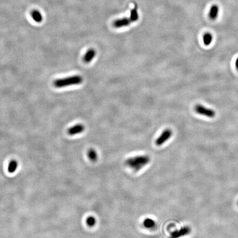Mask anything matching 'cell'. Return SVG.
Listing matches in <instances>:
<instances>
[{
  "instance_id": "cell-1",
  "label": "cell",
  "mask_w": 238,
  "mask_h": 238,
  "mask_svg": "<svg viewBox=\"0 0 238 238\" xmlns=\"http://www.w3.org/2000/svg\"><path fill=\"white\" fill-rule=\"evenodd\" d=\"M150 161L148 156H137L128 158L125 161V164L135 171H138L147 166Z\"/></svg>"
},
{
  "instance_id": "cell-2",
  "label": "cell",
  "mask_w": 238,
  "mask_h": 238,
  "mask_svg": "<svg viewBox=\"0 0 238 238\" xmlns=\"http://www.w3.org/2000/svg\"><path fill=\"white\" fill-rule=\"evenodd\" d=\"M83 77L81 76L75 75L72 76L56 79L54 82V85L57 88H60L71 85H80L83 82Z\"/></svg>"
},
{
  "instance_id": "cell-3",
  "label": "cell",
  "mask_w": 238,
  "mask_h": 238,
  "mask_svg": "<svg viewBox=\"0 0 238 238\" xmlns=\"http://www.w3.org/2000/svg\"><path fill=\"white\" fill-rule=\"evenodd\" d=\"M195 110L197 114L207 116L209 118H213L216 116V112L213 109L206 108L200 104L196 105Z\"/></svg>"
},
{
  "instance_id": "cell-4",
  "label": "cell",
  "mask_w": 238,
  "mask_h": 238,
  "mask_svg": "<svg viewBox=\"0 0 238 238\" xmlns=\"http://www.w3.org/2000/svg\"><path fill=\"white\" fill-rule=\"evenodd\" d=\"M173 135V132L170 129H166L163 132H162V134L159 136V137L156 141V144L158 146H161V145L164 144L166 141L168 140L171 136Z\"/></svg>"
},
{
  "instance_id": "cell-5",
  "label": "cell",
  "mask_w": 238,
  "mask_h": 238,
  "mask_svg": "<svg viewBox=\"0 0 238 238\" xmlns=\"http://www.w3.org/2000/svg\"><path fill=\"white\" fill-rule=\"evenodd\" d=\"M191 232V229L189 227H184L178 230H175L170 234V238H180L187 235Z\"/></svg>"
},
{
  "instance_id": "cell-6",
  "label": "cell",
  "mask_w": 238,
  "mask_h": 238,
  "mask_svg": "<svg viewBox=\"0 0 238 238\" xmlns=\"http://www.w3.org/2000/svg\"><path fill=\"white\" fill-rule=\"evenodd\" d=\"M85 127L84 125H83L82 124H77L69 128L67 131V133L68 135L71 136H73L81 133L82 132L85 131Z\"/></svg>"
},
{
  "instance_id": "cell-7",
  "label": "cell",
  "mask_w": 238,
  "mask_h": 238,
  "mask_svg": "<svg viewBox=\"0 0 238 238\" xmlns=\"http://www.w3.org/2000/svg\"><path fill=\"white\" fill-rule=\"evenodd\" d=\"M131 23V21L130 20V19L128 18H123L122 19H120L115 21L113 23V26H114L115 28H121L130 25Z\"/></svg>"
},
{
  "instance_id": "cell-8",
  "label": "cell",
  "mask_w": 238,
  "mask_h": 238,
  "mask_svg": "<svg viewBox=\"0 0 238 238\" xmlns=\"http://www.w3.org/2000/svg\"><path fill=\"white\" fill-rule=\"evenodd\" d=\"M96 55V51L94 49H90L85 52V55L83 57V60L85 64H88L93 59Z\"/></svg>"
},
{
  "instance_id": "cell-9",
  "label": "cell",
  "mask_w": 238,
  "mask_h": 238,
  "mask_svg": "<svg viewBox=\"0 0 238 238\" xmlns=\"http://www.w3.org/2000/svg\"><path fill=\"white\" fill-rule=\"evenodd\" d=\"M219 9L217 4H214L211 6L209 12V17L211 20H215L217 18L219 14Z\"/></svg>"
},
{
  "instance_id": "cell-10",
  "label": "cell",
  "mask_w": 238,
  "mask_h": 238,
  "mask_svg": "<svg viewBox=\"0 0 238 238\" xmlns=\"http://www.w3.org/2000/svg\"><path fill=\"white\" fill-rule=\"evenodd\" d=\"M143 225L145 228L147 229H152L156 227V223L153 219L150 218H147L143 221Z\"/></svg>"
},
{
  "instance_id": "cell-11",
  "label": "cell",
  "mask_w": 238,
  "mask_h": 238,
  "mask_svg": "<svg viewBox=\"0 0 238 238\" xmlns=\"http://www.w3.org/2000/svg\"><path fill=\"white\" fill-rule=\"evenodd\" d=\"M87 156L89 159L92 162H95L98 159V154L94 149H89L87 152Z\"/></svg>"
},
{
  "instance_id": "cell-12",
  "label": "cell",
  "mask_w": 238,
  "mask_h": 238,
  "mask_svg": "<svg viewBox=\"0 0 238 238\" xmlns=\"http://www.w3.org/2000/svg\"><path fill=\"white\" fill-rule=\"evenodd\" d=\"M33 19L37 23H40L43 20V17L42 14L38 11H34L32 13Z\"/></svg>"
},
{
  "instance_id": "cell-13",
  "label": "cell",
  "mask_w": 238,
  "mask_h": 238,
  "mask_svg": "<svg viewBox=\"0 0 238 238\" xmlns=\"http://www.w3.org/2000/svg\"><path fill=\"white\" fill-rule=\"evenodd\" d=\"M203 40H204V43L205 45H207V46L209 45L212 42V35L209 33H207L204 34V37H203Z\"/></svg>"
},
{
  "instance_id": "cell-14",
  "label": "cell",
  "mask_w": 238,
  "mask_h": 238,
  "mask_svg": "<svg viewBox=\"0 0 238 238\" xmlns=\"http://www.w3.org/2000/svg\"><path fill=\"white\" fill-rule=\"evenodd\" d=\"M130 20L131 22H135L138 20V12H137V6H135V7L134 9H132L131 11V14H130Z\"/></svg>"
},
{
  "instance_id": "cell-15",
  "label": "cell",
  "mask_w": 238,
  "mask_h": 238,
  "mask_svg": "<svg viewBox=\"0 0 238 238\" xmlns=\"http://www.w3.org/2000/svg\"><path fill=\"white\" fill-rule=\"evenodd\" d=\"M18 163L16 161H12L9 163L8 166V170L11 173H13L17 169Z\"/></svg>"
},
{
  "instance_id": "cell-16",
  "label": "cell",
  "mask_w": 238,
  "mask_h": 238,
  "mask_svg": "<svg viewBox=\"0 0 238 238\" xmlns=\"http://www.w3.org/2000/svg\"><path fill=\"white\" fill-rule=\"evenodd\" d=\"M86 223L89 227H93L96 224V219L93 216H89L86 219Z\"/></svg>"
},
{
  "instance_id": "cell-17",
  "label": "cell",
  "mask_w": 238,
  "mask_h": 238,
  "mask_svg": "<svg viewBox=\"0 0 238 238\" xmlns=\"http://www.w3.org/2000/svg\"><path fill=\"white\" fill-rule=\"evenodd\" d=\"M235 66H236V68L238 70V57L236 61H235Z\"/></svg>"
}]
</instances>
